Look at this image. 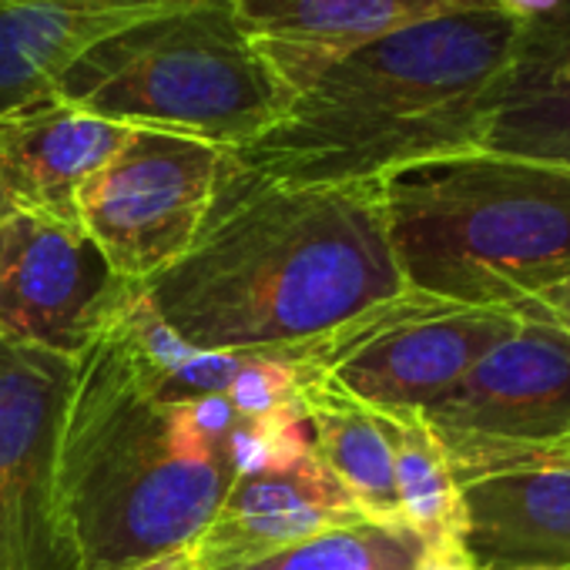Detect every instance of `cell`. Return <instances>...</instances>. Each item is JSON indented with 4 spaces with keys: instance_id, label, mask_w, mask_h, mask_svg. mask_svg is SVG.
Listing matches in <instances>:
<instances>
[{
    "instance_id": "18",
    "label": "cell",
    "mask_w": 570,
    "mask_h": 570,
    "mask_svg": "<svg viewBox=\"0 0 570 570\" xmlns=\"http://www.w3.org/2000/svg\"><path fill=\"white\" fill-rule=\"evenodd\" d=\"M393 456V480L406 530L423 547H456L463 537V500L450 460L420 410H376ZM463 547V543H460Z\"/></svg>"
},
{
    "instance_id": "14",
    "label": "cell",
    "mask_w": 570,
    "mask_h": 570,
    "mask_svg": "<svg viewBox=\"0 0 570 570\" xmlns=\"http://www.w3.org/2000/svg\"><path fill=\"white\" fill-rule=\"evenodd\" d=\"M476 151L570 168V0L520 24Z\"/></svg>"
},
{
    "instance_id": "16",
    "label": "cell",
    "mask_w": 570,
    "mask_h": 570,
    "mask_svg": "<svg viewBox=\"0 0 570 570\" xmlns=\"http://www.w3.org/2000/svg\"><path fill=\"white\" fill-rule=\"evenodd\" d=\"M460 500L476 570L570 567V466L493 473L463 483Z\"/></svg>"
},
{
    "instance_id": "21",
    "label": "cell",
    "mask_w": 570,
    "mask_h": 570,
    "mask_svg": "<svg viewBox=\"0 0 570 570\" xmlns=\"http://www.w3.org/2000/svg\"><path fill=\"white\" fill-rule=\"evenodd\" d=\"M413 570H476V563L466 557V550L456 547H423Z\"/></svg>"
},
{
    "instance_id": "12",
    "label": "cell",
    "mask_w": 570,
    "mask_h": 570,
    "mask_svg": "<svg viewBox=\"0 0 570 570\" xmlns=\"http://www.w3.org/2000/svg\"><path fill=\"white\" fill-rule=\"evenodd\" d=\"M232 8L296 95L363 45L433 18L497 11L493 0H232Z\"/></svg>"
},
{
    "instance_id": "24",
    "label": "cell",
    "mask_w": 570,
    "mask_h": 570,
    "mask_svg": "<svg viewBox=\"0 0 570 570\" xmlns=\"http://www.w3.org/2000/svg\"><path fill=\"white\" fill-rule=\"evenodd\" d=\"M18 208H14V202L8 198V191H4V185H0V222H4V218H11Z\"/></svg>"
},
{
    "instance_id": "7",
    "label": "cell",
    "mask_w": 570,
    "mask_h": 570,
    "mask_svg": "<svg viewBox=\"0 0 570 570\" xmlns=\"http://www.w3.org/2000/svg\"><path fill=\"white\" fill-rule=\"evenodd\" d=\"M517 326V309L466 306L406 285L333 333L285 350V356L303 376L366 406L426 410Z\"/></svg>"
},
{
    "instance_id": "10",
    "label": "cell",
    "mask_w": 570,
    "mask_h": 570,
    "mask_svg": "<svg viewBox=\"0 0 570 570\" xmlns=\"http://www.w3.org/2000/svg\"><path fill=\"white\" fill-rule=\"evenodd\" d=\"M75 360L0 340V570H81L58 493Z\"/></svg>"
},
{
    "instance_id": "15",
    "label": "cell",
    "mask_w": 570,
    "mask_h": 570,
    "mask_svg": "<svg viewBox=\"0 0 570 570\" xmlns=\"http://www.w3.org/2000/svg\"><path fill=\"white\" fill-rule=\"evenodd\" d=\"M188 0H8L0 4V115L55 95L105 38Z\"/></svg>"
},
{
    "instance_id": "25",
    "label": "cell",
    "mask_w": 570,
    "mask_h": 570,
    "mask_svg": "<svg viewBox=\"0 0 570 570\" xmlns=\"http://www.w3.org/2000/svg\"><path fill=\"white\" fill-rule=\"evenodd\" d=\"M527 570H570V567H527Z\"/></svg>"
},
{
    "instance_id": "6",
    "label": "cell",
    "mask_w": 570,
    "mask_h": 570,
    "mask_svg": "<svg viewBox=\"0 0 570 570\" xmlns=\"http://www.w3.org/2000/svg\"><path fill=\"white\" fill-rule=\"evenodd\" d=\"M517 313L520 326L420 410L460 487L510 470L570 466V336L530 306Z\"/></svg>"
},
{
    "instance_id": "1",
    "label": "cell",
    "mask_w": 570,
    "mask_h": 570,
    "mask_svg": "<svg viewBox=\"0 0 570 570\" xmlns=\"http://www.w3.org/2000/svg\"><path fill=\"white\" fill-rule=\"evenodd\" d=\"M403 289L380 181H272L228 151L191 248L145 299L195 350L285 353Z\"/></svg>"
},
{
    "instance_id": "22",
    "label": "cell",
    "mask_w": 570,
    "mask_h": 570,
    "mask_svg": "<svg viewBox=\"0 0 570 570\" xmlns=\"http://www.w3.org/2000/svg\"><path fill=\"white\" fill-rule=\"evenodd\" d=\"M493 4L513 24H530V21L543 18V14H550L553 8H560L563 0H493Z\"/></svg>"
},
{
    "instance_id": "3",
    "label": "cell",
    "mask_w": 570,
    "mask_h": 570,
    "mask_svg": "<svg viewBox=\"0 0 570 570\" xmlns=\"http://www.w3.org/2000/svg\"><path fill=\"white\" fill-rule=\"evenodd\" d=\"M517 31L500 11H463L363 45L326 65L275 128L232 155L289 185L383 181L473 155Z\"/></svg>"
},
{
    "instance_id": "19",
    "label": "cell",
    "mask_w": 570,
    "mask_h": 570,
    "mask_svg": "<svg viewBox=\"0 0 570 570\" xmlns=\"http://www.w3.org/2000/svg\"><path fill=\"white\" fill-rule=\"evenodd\" d=\"M423 543L403 527L346 523L278 550L245 570H413Z\"/></svg>"
},
{
    "instance_id": "9",
    "label": "cell",
    "mask_w": 570,
    "mask_h": 570,
    "mask_svg": "<svg viewBox=\"0 0 570 570\" xmlns=\"http://www.w3.org/2000/svg\"><path fill=\"white\" fill-rule=\"evenodd\" d=\"M141 296L78 222L38 212L0 222V340L78 360Z\"/></svg>"
},
{
    "instance_id": "17",
    "label": "cell",
    "mask_w": 570,
    "mask_h": 570,
    "mask_svg": "<svg viewBox=\"0 0 570 570\" xmlns=\"http://www.w3.org/2000/svg\"><path fill=\"white\" fill-rule=\"evenodd\" d=\"M299 403L320 460L353 497L360 513L370 523L406 530L400 513L396 480H393L390 443L383 436L376 413L366 403L303 373H299Z\"/></svg>"
},
{
    "instance_id": "8",
    "label": "cell",
    "mask_w": 570,
    "mask_h": 570,
    "mask_svg": "<svg viewBox=\"0 0 570 570\" xmlns=\"http://www.w3.org/2000/svg\"><path fill=\"white\" fill-rule=\"evenodd\" d=\"M225 148L131 128L121 151L78 191V225L108 265L148 285L195 242L225 165Z\"/></svg>"
},
{
    "instance_id": "20",
    "label": "cell",
    "mask_w": 570,
    "mask_h": 570,
    "mask_svg": "<svg viewBox=\"0 0 570 570\" xmlns=\"http://www.w3.org/2000/svg\"><path fill=\"white\" fill-rule=\"evenodd\" d=\"M523 306H530L533 313H540L547 323H553L563 336H570V278H560V282H553V285H547L543 293H537L530 303H523Z\"/></svg>"
},
{
    "instance_id": "23",
    "label": "cell",
    "mask_w": 570,
    "mask_h": 570,
    "mask_svg": "<svg viewBox=\"0 0 570 570\" xmlns=\"http://www.w3.org/2000/svg\"><path fill=\"white\" fill-rule=\"evenodd\" d=\"M131 570H195V560H191V550L181 547V550H171V553H161L148 563H138Z\"/></svg>"
},
{
    "instance_id": "13",
    "label": "cell",
    "mask_w": 570,
    "mask_h": 570,
    "mask_svg": "<svg viewBox=\"0 0 570 570\" xmlns=\"http://www.w3.org/2000/svg\"><path fill=\"white\" fill-rule=\"evenodd\" d=\"M131 128L58 95L0 115V185L18 212L78 222L81 185L105 168Z\"/></svg>"
},
{
    "instance_id": "2",
    "label": "cell",
    "mask_w": 570,
    "mask_h": 570,
    "mask_svg": "<svg viewBox=\"0 0 570 570\" xmlns=\"http://www.w3.org/2000/svg\"><path fill=\"white\" fill-rule=\"evenodd\" d=\"M242 416L225 396L165 400L121 330L75 360L58 493L81 570H131L188 547L225 503Z\"/></svg>"
},
{
    "instance_id": "26",
    "label": "cell",
    "mask_w": 570,
    "mask_h": 570,
    "mask_svg": "<svg viewBox=\"0 0 570 570\" xmlns=\"http://www.w3.org/2000/svg\"><path fill=\"white\" fill-rule=\"evenodd\" d=\"M0 4H8V0H0Z\"/></svg>"
},
{
    "instance_id": "5",
    "label": "cell",
    "mask_w": 570,
    "mask_h": 570,
    "mask_svg": "<svg viewBox=\"0 0 570 570\" xmlns=\"http://www.w3.org/2000/svg\"><path fill=\"white\" fill-rule=\"evenodd\" d=\"M55 95L98 118L225 151L258 141L296 98L232 0H188L105 38L58 81Z\"/></svg>"
},
{
    "instance_id": "11",
    "label": "cell",
    "mask_w": 570,
    "mask_h": 570,
    "mask_svg": "<svg viewBox=\"0 0 570 570\" xmlns=\"http://www.w3.org/2000/svg\"><path fill=\"white\" fill-rule=\"evenodd\" d=\"M366 520L313 446V433L235 476L225 503L188 543L195 570H245L333 527Z\"/></svg>"
},
{
    "instance_id": "4",
    "label": "cell",
    "mask_w": 570,
    "mask_h": 570,
    "mask_svg": "<svg viewBox=\"0 0 570 570\" xmlns=\"http://www.w3.org/2000/svg\"><path fill=\"white\" fill-rule=\"evenodd\" d=\"M380 185L410 289L517 309L570 278V168L473 151Z\"/></svg>"
}]
</instances>
